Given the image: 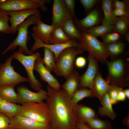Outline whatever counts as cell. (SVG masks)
Listing matches in <instances>:
<instances>
[{
	"mask_svg": "<svg viewBox=\"0 0 129 129\" xmlns=\"http://www.w3.org/2000/svg\"><path fill=\"white\" fill-rule=\"evenodd\" d=\"M45 100L48 108L50 129H78L74 106L66 93L61 88L55 90L47 86Z\"/></svg>",
	"mask_w": 129,
	"mask_h": 129,
	"instance_id": "1",
	"label": "cell"
},
{
	"mask_svg": "<svg viewBox=\"0 0 129 129\" xmlns=\"http://www.w3.org/2000/svg\"><path fill=\"white\" fill-rule=\"evenodd\" d=\"M108 69L106 81L110 85L122 87L129 85V59L120 55L106 62Z\"/></svg>",
	"mask_w": 129,
	"mask_h": 129,
	"instance_id": "2",
	"label": "cell"
},
{
	"mask_svg": "<svg viewBox=\"0 0 129 129\" xmlns=\"http://www.w3.org/2000/svg\"><path fill=\"white\" fill-rule=\"evenodd\" d=\"M40 12L30 16L17 27L18 34L15 39L13 41L4 51L1 54L3 55L10 50L15 49L19 47L18 50L27 55H31L34 53L29 50L27 43L30 39L28 36V27L30 25H35L38 18L41 16Z\"/></svg>",
	"mask_w": 129,
	"mask_h": 129,
	"instance_id": "3",
	"label": "cell"
},
{
	"mask_svg": "<svg viewBox=\"0 0 129 129\" xmlns=\"http://www.w3.org/2000/svg\"><path fill=\"white\" fill-rule=\"evenodd\" d=\"M84 51H86L84 49L78 46H71L64 49L59 56L54 72L58 76H63L66 79L74 70L76 56L82 54Z\"/></svg>",
	"mask_w": 129,
	"mask_h": 129,
	"instance_id": "4",
	"label": "cell"
},
{
	"mask_svg": "<svg viewBox=\"0 0 129 129\" xmlns=\"http://www.w3.org/2000/svg\"><path fill=\"white\" fill-rule=\"evenodd\" d=\"M86 51L101 63L106 65L107 59L110 57L105 44L97 38L85 32L81 33L79 40Z\"/></svg>",
	"mask_w": 129,
	"mask_h": 129,
	"instance_id": "5",
	"label": "cell"
},
{
	"mask_svg": "<svg viewBox=\"0 0 129 129\" xmlns=\"http://www.w3.org/2000/svg\"><path fill=\"white\" fill-rule=\"evenodd\" d=\"M21 106V111L19 115L49 124L50 114L46 102L25 103L22 104Z\"/></svg>",
	"mask_w": 129,
	"mask_h": 129,
	"instance_id": "6",
	"label": "cell"
},
{
	"mask_svg": "<svg viewBox=\"0 0 129 129\" xmlns=\"http://www.w3.org/2000/svg\"><path fill=\"white\" fill-rule=\"evenodd\" d=\"M12 55L13 59L18 61L25 69L31 87L34 90L37 91L41 89L42 87L41 83L35 78L33 73L35 61L37 58L41 56L39 53L38 52L32 55H26L18 50L14 52Z\"/></svg>",
	"mask_w": 129,
	"mask_h": 129,
	"instance_id": "7",
	"label": "cell"
},
{
	"mask_svg": "<svg viewBox=\"0 0 129 129\" xmlns=\"http://www.w3.org/2000/svg\"><path fill=\"white\" fill-rule=\"evenodd\" d=\"M13 59L11 55L4 63L0 64V86L6 85L15 86L22 82L29 81L28 78L23 77L15 71L11 65Z\"/></svg>",
	"mask_w": 129,
	"mask_h": 129,
	"instance_id": "8",
	"label": "cell"
},
{
	"mask_svg": "<svg viewBox=\"0 0 129 129\" xmlns=\"http://www.w3.org/2000/svg\"><path fill=\"white\" fill-rule=\"evenodd\" d=\"M45 0H6L0 4V9L8 11L40 8L43 11L47 9L44 5L50 1Z\"/></svg>",
	"mask_w": 129,
	"mask_h": 129,
	"instance_id": "9",
	"label": "cell"
},
{
	"mask_svg": "<svg viewBox=\"0 0 129 129\" xmlns=\"http://www.w3.org/2000/svg\"><path fill=\"white\" fill-rule=\"evenodd\" d=\"M52 25L54 27H61L68 20L76 17L66 6L64 0H54L52 9Z\"/></svg>",
	"mask_w": 129,
	"mask_h": 129,
	"instance_id": "10",
	"label": "cell"
},
{
	"mask_svg": "<svg viewBox=\"0 0 129 129\" xmlns=\"http://www.w3.org/2000/svg\"><path fill=\"white\" fill-rule=\"evenodd\" d=\"M32 36L35 42L31 48L30 51L33 52L40 48L44 47L47 48L54 53L56 62L57 61L60 53L68 47L71 46H78L83 48L86 51L79 41L77 39H72L70 42L64 43L47 44L42 42L34 33L33 32L32 34Z\"/></svg>",
	"mask_w": 129,
	"mask_h": 129,
	"instance_id": "11",
	"label": "cell"
},
{
	"mask_svg": "<svg viewBox=\"0 0 129 129\" xmlns=\"http://www.w3.org/2000/svg\"><path fill=\"white\" fill-rule=\"evenodd\" d=\"M17 103L19 104L27 102H42L48 97L47 91L42 88L35 92L22 85L17 88Z\"/></svg>",
	"mask_w": 129,
	"mask_h": 129,
	"instance_id": "12",
	"label": "cell"
},
{
	"mask_svg": "<svg viewBox=\"0 0 129 129\" xmlns=\"http://www.w3.org/2000/svg\"><path fill=\"white\" fill-rule=\"evenodd\" d=\"M87 59L88 61V66L85 73L80 75L79 89L87 88L94 92L93 83L96 75L99 71L98 61L94 56L89 54Z\"/></svg>",
	"mask_w": 129,
	"mask_h": 129,
	"instance_id": "13",
	"label": "cell"
},
{
	"mask_svg": "<svg viewBox=\"0 0 129 129\" xmlns=\"http://www.w3.org/2000/svg\"><path fill=\"white\" fill-rule=\"evenodd\" d=\"M7 129H50L49 124L40 123L28 118L18 115L9 118Z\"/></svg>",
	"mask_w": 129,
	"mask_h": 129,
	"instance_id": "14",
	"label": "cell"
},
{
	"mask_svg": "<svg viewBox=\"0 0 129 129\" xmlns=\"http://www.w3.org/2000/svg\"><path fill=\"white\" fill-rule=\"evenodd\" d=\"M34 70L39 73L41 79L47 82L48 85L52 88L57 90L61 88V86L57 79L45 66L43 58L41 56L37 58L35 60L34 64Z\"/></svg>",
	"mask_w": 129,
	"mask_h": 129,
	"instance_id": "15",
	"label": "cell"
},
{
	"mask_svg": "<svg viewBox=\"0 0 129 129\" xmlns=\"http://www.w3.org/2000/svg\"><path fill=\"white\" fill-rule=\"evenodd\" d=\"M73 19L76 27L81 33L98 23L100 20L99 13L95 9L90 11L82 19H78L76 17Z\"/></svg>",
	"mask_w": 129,
	"mask_h": 129,
	"instance_id": "16",
	"label": "cell"
},
{
	"mask_svg": "<svg viewBox=\"0 0 129 129\" xmlns=\"http://www.w3.org/2000/svg\"><path fill=\"white\" fill-rule=\"evenodd\" d=\"M39 11L38 9H36L7 11L10 16L11 33H15L17 32V27L19 25L29 16L36 14Z\"/></svg>",
	"mask_w": 129,
	"mask_h": 129,
	"instance_id": "17",
	"label": "cell"
},
{
	"mask_svg": "<svg viewBox=\"0 0 129 129\" xmlns=\"http://www.w3.org/2000/svg\"><path fill=\"white\" fill-rule=\"evenodd\" d=\"M74 110L76 124H86L92 119L98 118L95 110L82 104H77L75 105Z\"/></svg>",
	"mask_w": 129,
	"mask_h": 129,
	"instance_id": "18",
	"label": "cell"
},
{
	"mask_svg": "<svg viewBox=\"0 0 129 129\" xmlns=\"http://www.w3.org/2000/svg\"><path fill=\"white\" fill-rule=\"evenodd\" d=\"M41 16L38 19L32 30L40 40L45 44H49L51 34L54 27L46 24L41 20Z\"/></svg>",
	"mask_w": 129,
	"mask_h": 129,
	"instance_id": "19",
	"label": "cell"
},
{
	"mask_svg": "<svg viewBox=\"0 0 129 129\" xmlns=\"http://www.w3.org/2000/svg\"><path fill=\"white\" fill-rule=\"evenodd\" d=\"M80 75L76 70H73L61 86L69 97L71 99L76 90L79 88Z\"/></svg>",
	"mask_w": 129,
	"mask_h": 129,
	"instance_id": "20",
	"label": "cell"
},
{
	"mask_svg": "<svg viewBox=\"0 0 129 129\" xmlns=\"http://www.w3.org/2000/svg\"><path fill=\"white\" fill-rule=\"evenodd\" d=\"M110 85L102 77L99 71L97 73L93 83L94 91L100 100L101 104L103 97L109 90Z\"/></svg>",
	"mask_w": 129,
	"mask_h": 129,
	"instance_id": "21",
	"label": "cell"
},
{
	"mask_svg": "<svg viewBox=\"0 0 129 129\" xmlns=\"http://www.w3.org/2000/svg\"><path fill=\"white\" fill-rule=\"evenodd\" d=\"M112 1L111 0H103L102 1V7L104 14L102 24L114 26L116 21L117 17H114L113 14Z\"/></svg>",
	"mask_w": 129,
	"mask_h": 129,
	"instance_id": "22",
	"label": "cell"
},
{
	"mask_svg": "<svg viewBox=\"0 0 129 129\" xmlns=\"http://www.w3.org/2000/svg\"><path fill=\"white\" fill-rule=\"evenodd\" d=\"M110 97L107 93L103 96L102 107H99L98 113L101 116H106L111 120H113L117 117V114L113 108L110 100Z\"/></svg>",
	"mask_w": 129,
	"mask_h": 129,
	"instance_id": "23",
	"label": "cell"
},
{
	"mask_svg": "<svg viewBox=\"0 0 129 129\" xmlns=\"http://www.w3.org/2000/svg\"><path fill=\"white\" fill-rule=\"evenodd\" d=\"M21 110V106L5 100L0 106V113L4 114L9 118L19 115Z\"/></svg>",
	"mask_w": 129,
	"mask_h": 129,
	"instance_id": "24",
	"label": "cell"
},
{
	"mask_svg": "<svg viewBox=\"0 0 129 129\" xmlns=\"http://www.w3.org/2000/svg\"><path fill=\"white\" fill-rule=\"evenodd\" d=\"M72 39L66 35L61 27H55L51 34L49 44L65 43L70 42Z\"/></svg>",
	"mask_w": 129,
	"mask_h": 129,
	"instance_id": "25",
	"label": "cell"
},
{
	"mask_svg": "<svg viewBox=\"0 0 129 129\" xmlns=\"http://www.w3.org/2000/svg\"><path fill=\"white\" fill-rule=\"evenodd\" d=\"M15 86L12 85L0 86V97L6 101L17 103V94L14 90Z\"/></svg>",
	"mask_w": 129,
	"mask_h": 129,
	"instance_id": "26",
	"label": "cell"
},
{
	"mask_svg": "<svg viewBox=\"0 0 129 129\" xmlns=\"http://www.w3.org/2000/svg\"><path fill=\"white\" fill-rule=\"evenodd\" d=\"M96 97L97 96L91 90L87 88L78 89L74 93L71 98V101L75 106L80 101L86 97Z\"/></svg>",
	"mask_w": 129,
	"mask_h": 129,
	"instance_id": "27",
	"label": "cell"
},
{
	"mask_svg": "<svg viewBox=\"0 0 129 129\" xmlns=\"http://www.w3.org/2000/svg\"><path fill=\"white\" fill-rule=\"evenodd\" d=\"M61 27L65 34L70 39L79 40L80 38L81 33L75 26L73 19L67 21Z\"/></svg>",
	"mask_w": 129,
	"mask_h": 129,
	"instance_id": "28",
	"label": "cell"
},
{
	"mask_svg": "<svg viewBox=\"0 0 129 129\" xmlns=\"http://www.w3.org/2000/svg\"><path fill=\"white\" fill-rule=\"evenodd\" d=\"M105 45L107 50L110 55L111 59L122 55L125 49L124 43L119 41Z\"/></svg>",
	"mask_w": 129,
	"mask_h": 129,
	"instance_id": "29",
	"label": "cell"
},
{
	"mask_svg": "<svg viewBox=\"0 0 129 129\" xmlns=\"http://www.w3.org/2000/svg\"><path fill=\"white\" fill-rule=\"evenodd\" d=\"M114 26L104 24L95 26L91 28L84 32H86L96 37H102L109 32L113 31Z\"/></svg>",
	"mask_w": 129,
	"mask_h": 129,
	"instance_id": "30",
	"label": "cell"
},
{
	"mask_svg": "<svg viewBox=\"0 0 129 129\" xmlns=\"http://www.w3.org/2000/svg\"><path fill=\"white\" fill-rule=\"evenodd\" d=\"M43 51L44 57L43 59L45 66L51 72L54 71L56 62L54 53L50 49L46 47H44Z\"/></svg>",
	"mask_w": 129,
	"mask_h": 129,
	"instance_id": "31",
	"label": "cell"
},
{
	"mask_svg": "<svg viewBox=\"0 0 129 129\" xmlns=\"http://www.w3.org/2000/svg\"><path fill=\"white\" fill-rule=\"evenodd\" d=\"M129 25V16L117 17L113 31L120 34L125 35L128 32Z\"/></svg>",
	"mask_w": 129,
	"mask_h": 129,
	"instance_id": "32",
	"label": "cell"
},
{
	"mask_svg": "<svg viewBox=\"0 0 129 129\" xmlns=\"http://www.w3.org/2000/svg\"><path fill=\"white\" fill-rule=\"evenodd\" d=\"M86 124L92 129H112L111 124L108 120H103L98 118L92 119Z\"/></svg>",
	"mask_w": 129,
	"mask_h": 129,
	"instance_id": "33",
	"label": "cell"
},
{
	"mask_svg": "<svg viewBox=\"0 0 129 129\" xmlns=\"http://www.w3.org/2000/svg\"><path fill=\"white\" fill-rule=\"evenodd\" d=\"M10 19L7 11L0 9V33L7 34L11 33L9 24Z\"/></svg>",
	"mask_w": 129,
	"mask_h": 129,
	"instance_id": "34",
	"label": "cell"
},
{
	"mask_svg": "<svg viewBox=\"0 0 129 129\" xmlns=\"http://www.w3.org/2000/svg\"><path fill=\"white\" fill-rule=\"evenodd\" d=\"M101 37L103 40V43L106 45L119 41L121 36L118 33L113 31L107 33Z\"/></svg>",
	"mask_w": 129,
	"mask_h": 129,
	"instance_id": "35",
	"label": "cell"
},
{
	"mask_svg": "<svg viewBox=\"0 0 129 129\" xmlns=\"http://www.w3.org/2000/svg\"><path fill=\"white\" fill-rule=\"evenodd\" d=\"M79 1L84 9L85 13L86 14L88 13L99 1L97 0H79Z\"/></svg>",
	"mask_w": 129,
	"mask_h": 129,
	"instance_id": "36",
	"label": "cell"
},
{
	"mask_svg": "<svg viewBox=\"0 0 129 129\" xmlns=\"http://www.w3.org/2000/svg\"><path fill=\"white\" fill-rule=\"evenodd\" d=\"M129 1L124 0L120 1L117 0H113L112 7L115 9L129 11Z\"/></svg>",
	"mask_w": 129,
	"mask_h": 129,
	"instance_id": "37",
	"label": "cell"
},
{
	"mask_svg": "<svg viewBox=\"0 0 129 129\" xmlns=\"http://www.w3.org/2000/svg\"><path fill=\"white\" fill-rule=\"evenodd\" d=\"M121 88L115 85H110V88L107 92L110 98L117 100L118 93Z\"/></svg>",
	"mask_w": 129,
	"mask_h": 129,
	"instance_id": "38",
	"label": "cell"
},
{
	"mask_svg": "<svg viewBox=\"0 0 129 129\" xmlns=\"http://www.w3.org/2000/svg\"><path fill=\"white\" fill-rule=\"evenodd\" d=\"M10 122L9 118L4 114L0 113V129H7Z\"/></svg>",
	"mask_w": 129,
	"mask_h": 129,
	"instance_id": "39",
	"label": "cell"
},
{
	"mask_svg": "<svg viewBox=\"0 0 129 129\" xmlns=\"http://www.w3.org/2000/svg\"><path fill=\"white\" fill-rule=\"evenodd\" d=\"M113 14L115 17L129 16V11L114 8L113 9Z\"/></svg>",
	"mask_w": 129,
	"mask_h": 129,
	"instance_id": "40",
	"label": "cell"
},
{
	"mask_svg": "<svg viewBox=\"0 0 129 129\" xmlns=\"http://www.w3.org/2000/svg\"><path fill=\"white\" fill-rule=\"evenodd\" d=\"M86 63V60L84 57L80 56L77 57L76 59L75 65L78 68H82L85 66Z\"/></svg>",
	"mask_w": 129,
	"mask_h": 129,
	"instance_id": "41",
	"label": "cell"
},
{
	"mask_svg": "<svg viewBox=\"0 0 129 129\" xmlns=\"http://www.w3.org/2000/svg\"><path fill=\"white\" fill-rule=\"evenodd\" d=\"M64 1L66 6L72 14L74 16H76L75 12V0H64Z\"/></svg>",
	"mask_w": 129,
	"mask_h": 129,
	"instance_id": "42",
	"label": "cell"
},
{
	"mask_svg": "<svg viewBox=\"0 0 129 129\" xmlns=\"http://www.w3.org/2000/svg\"><path fill=\"white\" fill-rule=\"evenodd\" d=\"M126 97L124 91V89L122 88L119 91L117 100L120 101H124L126 100Z\"/></svg>",
	"mask_w": 129,
	"mask_h": 129,
	"instance_id": "43",
	"label": "cell"
},
{
	"mask_svg": "<svg viewBox=\"0 0 129 129\" xmlns=\"http://www.w3.org/2000/svg\"><path fill=\"white\" fill-rule=\"evenodd\" d=\"M76 125L77 129H92L86 124L77 123Z\"/></svg>",
	"mask_w": 129,
	"mask_h": 129,
	"instance_id": "44",
	"label": "cell"
},
{
	"mask_svg": "<svg viewBox=\"0 0 129 129\" xmlns=\"http://www.w3.org/2000/svg\"><path fill=\"white\" fill-rule=\"evenodd\" d=\"M123 122L124 124L127 127V129H129V113L127 116L123 119Z\"/></svg>",
	"mask_w": 129,
	"mask_h": 129,
	"instance_id": "45",
	"label": "cell"
},
{
	"mask_svg": "<svg viewBox=\"0 0 129 129\" xmlns=\"http://www.w3.org/2000/svg\"><path fill=\"white\" fill-rule=\"evenodd\" d=\"M124 91L126 98L128 99H129V89L127 88L125 90H124Z\"/></svg>",
	"mask_w": 129,
	"mask_h": 129,
	"instance_id": "46",
	"label": "cell"
},
{
	"mask_svg": "<svg viewBox=\"0 0 129 129\" xmlns=\"http://www.w3.org/2000/svg\"><path fill=\"white\" fill-rule=\"evenodd\" d=\"M110 100L112 105L116 104L119 102L117 100L113 98H110Z\"/></svg>",
	"mask_w": 129,
	"mask_h": 129,
	"instance_id": "47",
	"label": "cell"
},
{
	"mask_svg": "<svg viewBox=\"0 0 129 129\" xmlns=\"http://www.w3.org/2000/svg\"><path fill=\"white\" fill-rule=\"evenodd\" d=\"M125 35V39L129 43V33L128 32Z\"/></svg>",
	"mask_w": 129,
	"mask_h": 129,
	"instance_id": "48",
	"label": "cell"
},
{
	"mask_svg": "<svg viewBox=\"0 0 129 129\" xmlns=\"http://www.w3.org/2000/svg\"><path fill=\"white\" fill-rule=\"evenodd\" d=\"M4 100H4L0 97V106Z\"/></svg>",
	"mask_w": 129,
	"mask_h": 129,
	"instance_id": "49",
	"label": "cell"
},
{
	"mask_svg": "<svg viewBox=\"0 0 129 129\" xmlns=\"http://www.w3.org/2000/svg\"><path fill=\"white\" fill-rule=\"evenodd\" d=\"M6 0H0V4L2 2L5 1Z\"/></svg>",
	"mask_w": 129,
	"mask_h": 129,
	"instance_id": "50",
	"label": "cell"
},
{
	"mask_svg": "<svg viewBox=\"0 0 129 129\" xmlns=\"http://www.w3.org/2000/svg\"><path fill=\"white\" fill-rule=\"evenodd\" d=\"M1 33H0V35L1 34Z\"/></svg>",
	"mask_w": 129,
	"mask_h": 129,
	"instance_id": "51",
	"label": "cell"
},
{
	"mask_svg": "<svg viewBox=\"0 0 129 129\" xmlns=\"http://www.w3.org/2000/svg\"></svg>",
	"mask_w": 129,
	"mask_h": 129,
	"instance_id": "52",
	"label": "cell"
}]
</instances>
